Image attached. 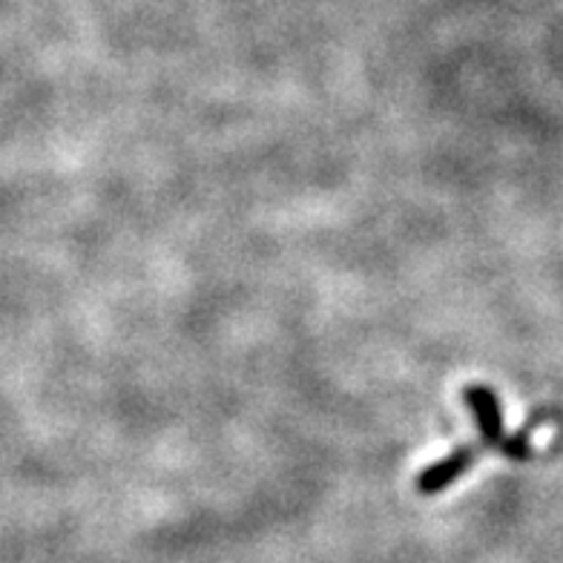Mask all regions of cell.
<instances>
[{
	"label": "cell",
	"mask_w": 563,
	"mask_h": 563,
	"mask_svg": "<svg viewBox=\"0 0 563 563\" xmlns=\"http://www.w3.org/2000/svg\"><path fill=\"white\" fill-rule=\"evenodd\" d=\"M475 457V445H460L457 452L449 454V457L440 460V463H434V466H429L420 477H417V489H420L422 495H438V492L449 489V483H454L460 475H466L468 468H472Z\"/></svg>",
	"instance_id": "obj_2"
},
{
	"label": "cell",
	"mask_w": 563,
	"mask_h": 563,
	"mask_svg": "<svg viewBox=\"0 0 563 563\" xmlns=\"http://www.w3.org/2000/svg\"><path fill=\"white\" fill-rule=\"evenodd\" d=\"M466 402L475 415L477 429H481V449H497L509 460H529L532 457V445H529V431H520L509 438L504 431V415H500V402L497 394L489 386H468Z\"/></svg>",
	"instance_id": "obj_1"
}]
</instances>
